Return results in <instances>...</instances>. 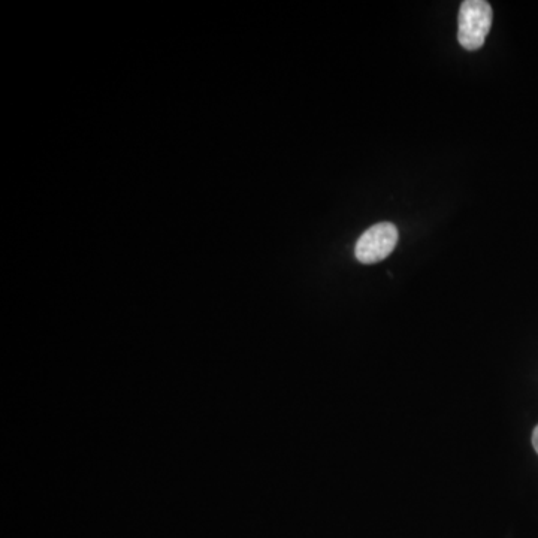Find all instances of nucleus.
<instances>
[{
    "label": "nucleus",
    "mask_w": 538,
    "mask_h": 538,
    "mask_svg": "<svg viewBox=\"0 0 538 538\" xmlns=\"http://www.w3.org/2000/svg\"><path fill=\"white\" fill-rule=\"evenodd\" d=\"M492 6L485 0H465L459 8L458 41L462 48L476 51L485 44L492 26Z\"/></svg>",
    "instance_id": "obj_1"
},
{
    "label": "nucleus",
    "mask_w": 538,
    "mask_h": 538,
    "mask_svg": "<svg viewBox=\"0 0 538 538\" xmlns=\"http://www.w3.org/2000/svg\"><path fill=\"white\" fill-rule=\"evenodd\" d=\"M397 226L389 222L377 223L359 238L355 247L356 259L361 264L373 265L388 258L398 244Z\"/></svg>",
    "instance_id": "obj_2"
},
{
    "label": "nucleus",
    "mask_w": 538,
    "mask_h": 538,
    "mask_svg": "<svg viewBox=\"0 0 538 538\" xmlns=\"http://www.w3.org/2000/svg\"><path fill=\"white\" fill-rule=\"evenodd\" d=\"M533 446H534V449H536V452L538 453V426L536 429H534V432H533Z\"/></svg>",
    "instance_id": "obj_3"
}]
</instances>
